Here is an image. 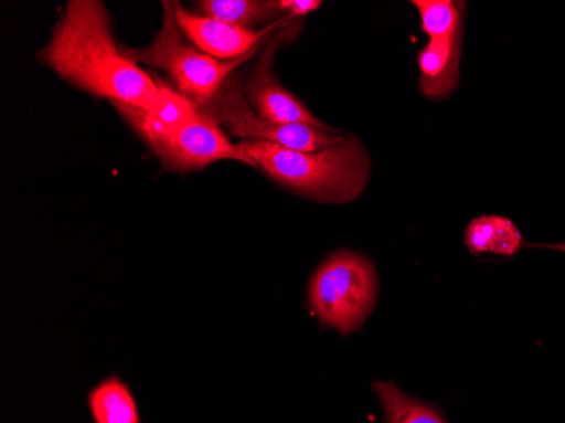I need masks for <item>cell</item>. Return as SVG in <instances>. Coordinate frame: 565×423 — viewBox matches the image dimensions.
I'll return each instance as SVG.
<instances>
[{
  "label": "cell",
  "instance_id": "3957f363",
  "mask_svg": "<svg viewBox=\"0 0 565 423\" xmlns=\"http://www.w3.org/2000/svg\"><path fill=\"white\" fill-rule=\"evenodd\" d=\"M377 298V276L363 254L339 251L320 264L308 283V307L323 327L339 332L361 329Z\"/></svg>",
  "mask_w": 565,
  "mask_h": 423
},
{
  "label": "cell",
  "instance_id": "2e32d148",
  "mask_svg": "<svg viewBox=\"0 0 565 423\" xmlns=\"http://www.w3.org/2000/svg\"><path fill=\"white\" fill-rule=\"evenodd\" d=\"M541 247H547V250L561 251V253H565V243H562V244H541Z\"/></svg>",
  "mask_w": 565,
  "mask_h": 423
},
{
  "label": "cell",
  "instance_id": "4fadbf2b",
  "mask_svg": "<svg viewBox=\"0 0 565 423\" xmlns=\"http://www.w3.org/2000/svg\"><path fill=\"white\" fill-rule=\"evenodd\" d=\"M373 390L380 396L384 423H449L439 406L403 393L393 381H376Z\"/></svg>",
  "mask_w": 565,
  "mask_h": 423
},
{
  "label": "cell",
  "instance_id": "ba28073f",
  "mask_svg": "<svg viewBox=\"0 0 565 423\" xmlns=\"http://www.w3.org/2000/svg\"><path fill=\"white\" fill-rule=\"evenodd\" d=\"M287 31L276 34L273 41L266 44L258 65L254 66L249 81L244 85V94L249 102L250 109L258 114L262 119L275 124H301V126L316 127V129L338 133L332 127L317 119L310 110L295 97L294 94L282 87L271 72L273 56L278 50L282 38L287 36Z\"/></svg>",
  "mask_w": 565,
  "mask_h": 423
},
{
  "label": "cell",
  "instance_id": "7c38bea8",
  "mask_svg": "<svg viewBox=\"0 0 565 423\" xmlns=\"http://www.w3.org/2000/svg\"><path fill=\"white\" fill-rule=\"evenodd\" d=\"M88 409L95 423H141L131 390L117 377L107 378L88 393Z\"/></svg>",
  "mask_w": 565,
  "mask_h": 423
},
{
  "label": "cell",
  "instance_id": "6da1fadb",
  "mask_svg": "<svg viewBox=\"0 0 565 423\" xmlns=\"http://www.w3.org/2000/svg\"><path fill=\"white\" fill-rule=\"evenodd\" d=\"M40 62L63 81L95 97L152 110L161 98L158 78L124 53L98 0H72L56 24Z\"/></svg>",
  "mask_w": 565,
  "mask_h": 423
},
{
  "label": "cell",
  "instance_id": "277c9868",
  "mask_svg": "<svg viewBox=\"0 0 565 423\" xmlns=\"http://www.w3.org/2000/svg\"><path fill=\"white\" fill-rule=\"evenodd\" d=\"M124 53L138 65L146 63L168 73L174 88L199 107L211 102L236 68L250 59L221 62L200 51L178 28L173 2H163V24L154 40L145 47L126 46Z\"/></svg>",
  "mask_w": 565,
  "mask_h": 423
},
{
  "label": "cell",
  "instance_id": "8992f818",
  "mask_svg": "<svg viewBox=\"0 0 565 423\" xmlns=\"http://www.w3.org/2000/svg\"><path fill=\"white\" fill-rule=\"evenodd\" d=\"M149 148L157 152L168 170H202L217 161H241L254 168L243 146L228 141L225 130L202 110L189 123L152 142Z\"/></svg>",
  "mask_w": 565,
  "mask_h": 423
},
{
  "label": "cell",
  "instance_id": "5b68a950",
  "mask_svg": "<svg viewBox=\"0 0 565 423\" xmlns=\"http://www.w3.org/2000/svg\"><path fill=\"white\" fill-rule=\"evenodd\" d=\"M200 110L214 119L222 129L241 139V142H269L294 151L312 152L338 145L344 139V135L339 133L301 124H275L262 119L250 109L237 75L231 76L211 102L200 105Z\"/></svg>",
  "mask_w": 565,
  "mask_h": 423
},
{
  "label": "cell",
  "instance_id": "5bb4252c",
  "mask_svg": "<svg viewBox=\"0 0 565 423\" xmlns=\"http://www.w3.org/2000/svg\"><path fill=\"white\" fill-rule=\"evenodd\" d=\"M422 30L430 40H450L460 36V12L450 0H417Z\"/></svg>",
  "mask_w": 565,
  "mask_h": 423
},
{
  "label": "cell",
  "instance_id": "52a82bcc",
  "mask_svg": "<svg viewBox=\"0 0 565 423\" xmlns=\"http://www.w3.org/2000/svg\"><path fill=\"white\" fill-rule=\"evenodd\" d=\"M173 12L174 21L185 34L186 40L192 41L203 53L221 62H234V60L254 56L258 47L271 38L273 31L290 22L288 19V21L276 22L266 30L253 31L186 11L178 2H173Z\"/></svg>",
  "mask_w": 565,
  "mask_h": 423
},
{
  "label": "cell",
  "instance_id": "7a4b0ae2",
  "mask_svg": "<svg viewBox=\"0 0 565 423\" xmlns=\"http://www.w3.org/2000/svg\"><path fill=\"white\" fill-rule=\"evenodd\" d=\"M254 168L276 183L327 203L358 199L370 181L371 160L359 139L344 136L338 145L320 151H294L269 142H241Z\"/></svg>",
  "mask_w": 565,
  "mask_h": 423
},
{
  "label": "cell",
  "instance_id": "8fae6325",
  "mask_svg": "<svg viewBox=\"0 0 565 423\" xmlns=\"http://www.w3.org/2000/svg\"><path fill=\"white\" fill-rule=\"evenodd\" d=\"M465 241L472 254L493 253L507 257L516 256L525 246L515 222L500 215L475 219L466 229Z\"/></svg>",
  "mask_w": 565,
  "mask_h": 423
},
{
  "label": "cell",
  "instance_id": "30bf717a",
  "mask_svg": "<svg viewBox=\"0 0 565 423\" xmlns=\"http://www.w3.org/2000/svg\"><path fill=\"white\" fill-rule=\"evenodd\" d=\"M196 14L217 19L227 24L239 25L244 30H266L276 22L288 21L278 2L262 0H202L195 4Z\"/></svg>",
  "mask_w": 565,
  "mask_h": 423
},
{
  "label": "cell",
  "instance_id": "9c48e42d",
  "mask_svg": "<svg viewBox=\"0 0 565 423\" xmlns=\"http://www.w3.org/2000/svg\"><path fill=\"white\" fill-rule=\"evenodd\" d=\"M460 36L430 40L418 53L420 87L425 97L443 101L459 85Z\"/></svg>",
  "mask_w": 565,
  "mask_h": 423
},
{
  "label": "cell",
  "instance_id": "9a60e30c",
  "mask_svg": "<svg viewBox=\"0 0 565 423\" xmlns=\"http://www.w3.org/2000/svg\"><path fill=\"white\" fill-rule=\"evenodd\" d=\"M278 6L288 18L300 19L317 11L322 2L319 0H279Z\"/></svg>",
  "mask_w": 565,
  "mask_h": 423
}]
</instances>
